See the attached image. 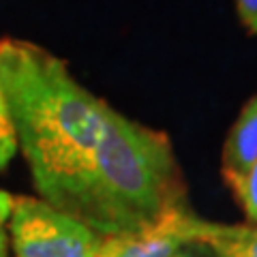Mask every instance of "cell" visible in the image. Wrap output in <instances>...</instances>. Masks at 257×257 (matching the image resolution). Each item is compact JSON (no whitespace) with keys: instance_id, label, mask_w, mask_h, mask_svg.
Here are the masks:
<instances>
[{"instance_id":"6da1fadb","label":"cell","mask_w":257,"mask_h":257,"mask_svg":"<svg viewBox=\"0 0 257 257\" xmlns=\"http://www.w3.org/2000/svg\"><path fill=\"white\" fill-rule=\"evenodd\" d=\"M0 88L37 197L69 212L92 165L109 105L79 84L62 58L13 37L0 39Z\"/></svg>"},{"instance_id":"7a4b0ae2","label":"cell","mask_w":257,"mask_h":257,"mask_svg":"<svg viewBox=\"0 0 257 257\" xmlns=\"http://www.w3.org/2000/svg\"><path fill=\"white\" fill-rule=\"evenodd\" d=\"M189 206L170 135L107 109L92 165L69 212L103 238L135 234Z\"/></svg>"},{"instance_id":"3957f363","label":"cell","mask_w":257,"mask_h":257,"mask_svg":"<svg viewBox=\"0 0 257 257\" xmlns=\"http://www.w3.org/2000/svg\"><path fill=\"white\" fill-rule=\"evenodd\" d=\"M7 231L15 257H99L105 238L41 197L11 195Z\"/></svg>"},{"instance_id":"277c9868","label":"cell","mask_w":257,"mask_h":257,"mask_svg":"<svg viewBox=\"0 0 257 257\" xmlns=\"http://www.w3.org/2000/svg\"><path fill=\"white\" fill-rule=\"evenodd\" d=\"M212 221H204L191 206L176 208L135 234L105 238L111 257H174L182 246L202 242Z\"/></svg>"},{"instance_id":"5b68a950","label":"cell","mask_w":257,"mask_h":257,"mask_svg":"<svg viewBox=\"0 0 257 257\" xmlns=\"http://www.w3.org/2000/svg\"><path fill=\"white\" fill-rule=\"evenodd\" d=\"M257 161V94L240 111L223 146V178L231 187Z\"/></svg>"},{"instance_id":"8992f818","label":"cell","mask_w":257,"mask_h":257,"mask_svg":"<svg viewBox=\"0 0 257 257\" xmlns=\"http://www.w3.org/2000/svg\"><path fill=\"white\" fill-rule=\"evenodd\" d=\"M202 242L216 257H257V227L212 223Z\"/></svg>"},{"instance_id":"52a82bcc","label":"cell","mask_w":257,"mask_h":257,"mask_svg":"<svg viewBox=\"0 0 257 257\" xmlns=\"http://www.w3.org/2000/svg\"><path fill=\"white\" fill-rule=\"evenodd\" d=\"M18 138H15V128L11 122V114L7 107L3 88H0V172L7 170L9 163L18 155Z\"/></svg>"},{"instance_id":"ba28073f","label":"cell","mask_w":257,"mask_h":257,"mask_svg":"<svg viewBox=\"0 0 257 257\" xmlns=\"http://www.w3.org/2000/svg\"><path fill=\"white\" fill-rule=\"evenodd\" d=\"M234 195L238 197L240 206L251 223H257V161L248 167V172L242 176L236 187H231Z\"/></svg>"},{"instance_id":"9c48e42d","label":"cell","mask_w":257,"mask_h":257,"mask_svg":"<svg viewBox=\"0 0 257 257\" xmlns=\"http://www.w3.org/2000/svg\"><path fill=\"white\" fill-rule=\"evenodd\" d=\"M236 9L242 26L251 35H257V0H236Z\"/></svg>"},{"instance_id":"30bf717a","label":"cell","mask_w":257,"mask_h":257,"mask_svg":"<svg viewBox=\"0 0 257 257\" xmlns=\"http://www.w3.org/2000/svg\"><path fill=\"white\" fill-rule=\"evenodd\" d=\"M174 257H216V255L206 242H191L187 246H182Z\"/></svg>"},{"instance_id":"8fae6325","label":"cell","mask_w":257,"mask_h":257,"mask_svg":"<svg viewBox=\"0 0 257 257\" xmlns=\"http://www.w3.org/2000/svg\"><path fill=\"white\" fill-rule=\"evenodd\" d=\"M7 219L0 214V257H9V231H7Z\"/></svg>"},{"instance_id":"7c38bea8","label":"cell","mask_w":257,"mask_h":257,"mask_svg":"<svg viewBox=\"0 0 257 257\" xmlns=\"http://www.w3.org/2000/svg\"><path fill=\"white\" fill-rule=\"evenodd\" d=\"M99 257H111V255H109V246H107V242H103V248H101Z\"/></svg>"}]
</instances>
